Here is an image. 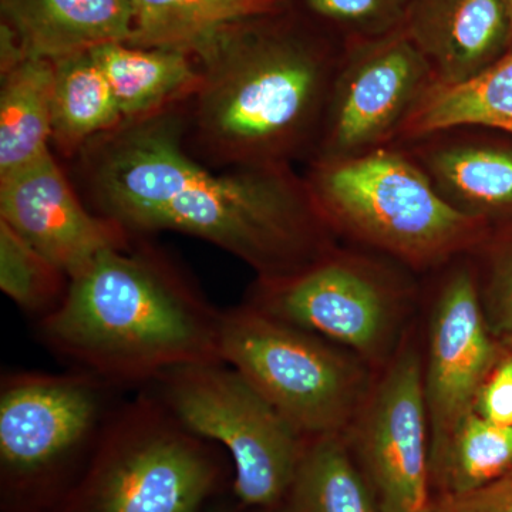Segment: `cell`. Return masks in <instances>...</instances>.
Listing matches in <instances>:
<instances>
[{"instance_id":"cell-1","label":"cell","mask_w":512,"mask_h":512,"mask_svg":"<svg viewBox=\"0 0 512 512\" xmlns=\"http://www.w3.org/2000/svg\"><path fill=\"white\" fill-rule=\"evenodd\" d=\"M183 104L96 137L69 161L87 207L134 237L178 232L251 266L258 281L329 254V224L291 165L214 170L185 150Z\"/></svg>"},{"instance_id":"cell-2","label":"cell","mask_w":512,"mask_h":512,"mask_svg":"<svg viewBox=\"0 0 512 512\" xmlns=\"http://www.w3.org/2000/svg\"><path fill=\"white\" fill-rule=\"evenodd\" d=\"M221 322L183 269L136 237L72 276L62 305L35 330L69 369L141 390L177 367L222 360Z\"/></svg>"},{"instance_id":"cell-3","label":"cell","mask_w":512,"mask_h":512,"mask_svg":"<svg viewBox=\"0 0 512 512\" xmlns=\"http://www.w3.org/2000/svg\"><path fill=\"white\" fill-rule=\"evenodd\" d=\"M279 18L232 25L195 57L200 84L181 106L183 143L207 167L291 165L319 140L332 63Z\"/></svg>"},{"instance_id":"cell-4","label":"cell","mask_w":512,"mask_h":512,"mask_svg":"<svg viewBox=\"0 0 512 512\" xmlns=\"http://www.w3.org/2000/svg\"><path fill=\"white\" fill-rule=\"evenodd\" d=\"M232 478L227 453L191 433L146 387L117 407L53 512H205Z\"/></svg>"},{"instance_id":"cell-5","label":"cell","mask_w":512,"mask_h":512,"mask_svg":"<svg viewBox=\"0 0 512 512\" xmlns=\"http://www.w3.org/2000/svg\"><path fill=\"white\" fill-rule=\"evenodd\" d=\"M123 390L99 377L16 370L0 380V512H53L83 476Z\"/></svg>"},{"instance_id":"cell-6","label":"cell","mask_w":512,"mask_h":512,"mask_svg":"<svg viewBox=\"0 0 512 512\" xmlns=\"http://www.w3.org/2000/svg\"><path fill=\"white\" fill-rule=\"evenodd\" d=\"M305 180L329 227L414 266L464 251L484 227L453 207L423 168L389 148L318 158Z\"/></svg>"},{"instance_id":"cell-7","label":"cell","mask_w":512,"mask_h":512,"mask_svg":"<svg viewBox=\"0 0 512 512\" xmlns=\"http://www.w3.org/2000/svg\"><path fill=\"white\" fill-rule=\"evenodd\" d=\"M220 350L306 440L348 433L370 392L356 357L248 302L222 311Z\"/></svg>"},{"instance_id":"cell-8","label":"cell","mask_w":512,"mask_h":512,"mask_svg":"<svg viewBox=\"0 0 512 512\" xmlns=\"http://www.w3.org/2000/svg\"><path fill=\"white\" fill-rule=\"evenodd\" d=\"M147 389L191 433L227 453L232 494L241 507L265 512L281 504L309 440L237 369L224 360L194 363Z\"/></svg>"},{"instance_id":"cell-9","label":"cell","mask_w":512,"mask_h":512,"mask_svg":"<svg viewBox=\"0 0 512 512\" xmlns=\"http://www.w3.org/2000/svg\"><path fill=\"white\" fill-rule=\"evenodd\" d=\"M248 303L369 362L389 348L399 306L372 265L333 251L289 278L256 281Z\"/></svg>"},{"instance_id":"cell-10","label":"cell","mask_w":512,"mask_h":512,"mask_svg":"<svg viewBox=\"0 0 512 512\" xmlns=\"http://www.w3.org/2000/svg\"><path fill=\"white\" fill-rule=\"evenodd\" d=\"M355 421L356 461L380 512H436L419 352L403 348L397 353Z\"/></svg>"},{"instance_id":"cell-11","label":"cell","mask_w":512,"mask_h":512,"mask_svg":"<svg viewBox=\"0 0 512 512\" xmlns=\"http://www.w3.org/2000/svg\"><path fill=\"white\" fill-rule=\"evenodd\" d=\"M433 83L429 62L402 28L357 47L333 77L318 158L359 156L397 136Z\"/></svg>"},{"instance_id":"cell-12","label":"cell","mask_w":512,"mask_h":512,"mask_svg":"<svg viewBox=\"0 0 512 512\" xmlns=\"http://www.w3.org/2000/svg\"><path fill=\"white\" fill-rule=\"evenodd\" d=\"M505 350L491 335L480 288L470 269L458 268L441 288L431 316L423 390L430 429V466L474 412L485 379Z\"/></svg>"},{"instance_id":"cell-13","label":"cell","mask_w":512,"mask_h":512,"mask_svg":"<svg viewBox=\"0 0 512 512\" xmlns=\"http://www.w3.org/2000/svg\"><path fill=\"white\" fill-rule=\"evenodd\" d=\"M0 221L72 278L134 235L87 207L55 153L0 177Z\"/></svg>"},{"instance_id":"cell-14","label":"cell","mask_w":512,"mask_h":512,"mask_svg":"<svg viewBox=\"0 0 512 512\" xmlns=\"http://www.w3.org/2000/svg\"><path fill=\"white\" fill-rule=\"evenodd\" d=\"M402 29L441 84L483 72L512 37L504 0H409Z\"/></svg>"},{"instance_id":"cell-15","label":"cell","mask_w":512,"mask_h":512,"mask_svg":"<svg viewBox=\"0 0 512 512\" xmlns=\"http://www.w3.org/2000/svg\"><path fill=\"white\" fill-rule=\"evenodd\" d=\"M0 15L26 55L53 62L133 36L131 0H0Z\"/></svg>"},{"instance_id":"cell-16","label":"cell","mask_w":512,"mask_h":512,"mask_svg":"<svg viewBox=\"0 0 512 512\" xmlns=\"http://www.w3.org/2000/svg\"><path fill=\"white\" fill-rule=\"evenodd\" d=\"M92 53L124 123L150 119L183 104L200 84L197 59L178 50L109 43Z\"/></svg>"},{"instance_id":"cell-17","label":"cell","mask_w":512,"mask_h":512,"mask_svg":"<svg viewBox=\"0 0 512 512\" xmlns=\"http://www.w3.org/2000/svg\"><path fill=\"white\" fill-rule=\"evenodd\" d=\"M289 0H131L128 45L178 50L197 57L224 30L245 20L282 15Z\"/></svg>"},{"instance_id":"cell-18","label":"cell","mask_w":512,"mask_h":512,"mask_svg":"<svg viewBox=\"0 0 512 512\" xmlns=\"http://www.w3.org/2000/svg\"><path fill=\"white\" fill-rule=\"evenodd\" d=\"M467 126L512 134V53L466 82L431 84L397 136L429 137Z\"/></svg>"},{"instance_id":"cell-19","label":"cell","mask_w":512,"mask_h":512,"mask_svg":"<svg viewBox=\"0 0 512 512\" xmlns=\"http://www.w3.org/2000/svg\"><path fill=\"white\" fill-rule=\"evenodd\" d=\"M0 77V177H5L53 151L55 62L29 56Z\"/></svg>"},{"instance_id":"cell-20","label":"cell","mask_w":512,"mask_h":512,"mask_svg":"<svg viewBox=\"0 0 512 512\" xmlns=\"http://www.w3.org/2000/svg\"><path fill=\"white\" fill-rule=\"evenodd\" d=\"M123 123L113 90L92 52L55 60L53 153L70 161L87 143Z\"/></svg>"},{"instance_id":"cell-21","label":"cell","mask_w":512,"mask_h":512,"mask_svg":"<svg viewBox=\"0 0 512 512\" xmlns=\"http://www.w3.org/2000/svg\"><path fill=\"white\" fill-rule=\"evenodd\" d=\"M272 512H380L372 488L346 434L323 436L306 444L284 500Z\"/></svg>"},{"instance_id":"cell-22","label":"cell","mask_w":512,"mask_h":512,"mask_svg":"<svg viewBox=\"0 0 512 512\" xmlns=\"http://www.w3.org/2000/svg\"><path fill=\"white\" fill-rule=\"evenodd\" d=\"M423 163L440 194L464 214L484 221L512 210V150L450 144L431 150Z\"/></svg>"},{"instance_id":"cell-23","label":"cell","mask_w":512,"mask_h":512,"mask_svg":"<svg viewBox=\"0 0 512 512\" xmlns=\"http://www.w3.org/2000/svg\"><path fill=\"white\" fill-rule=\"evenodd\" d=\"M512 468V426L468 414L430 466L431 485L443 495L468 493L497 480Z\"/></svg>"},{"instance_id":"cell-24","label":"cell","mask_w":512,"mask_h":512,"mask_svg":"<svg viewBox=\"0 0 512 512\" xmlns=\"http://www.w3.org/2000/svg\"><path fill=\"white\" fill-rule=\"evenodd\" d=\"M70 276L0 221V289L36 320L55 312L69 291Z\"/></svg>"},{"instance_id":"cell-25","label":"cell","mask_w":512,"mask_h":512,"mask_svg":"<svg viewBox=\"0 0 512 512\" xmlns=\"http://www.w3.org/2000/svg\"><path fill=\"white\" fill-rule=\"evenodd\" d=\"M409 0H306L320 18L357 32L382 36L403 22Z\"/></svg>"},{"instance_id":"cell-26","label":"cell","mask_w":512,"mask_h":512,"mask_svg":"<svg viewBox=\"0 0 512 512\" xmlns=\"http://www.w3.org/2000/svg\"><path fill=\"white\" fill-rule=\"evenodd\" d=\"M480 299L491 335L512 352V237L495 247Z\"/></svg>"},{"instance_id":"cell-27","label":"cell","mask_w":512,"mask_h":512,"mask_svg":"<svg viewBox=\"0 0 512 512\" xmlns=\"http://www.w3.org/2000/svg\"><path fill=\"white\" fill-rule=\"evenodd\" d=\"M474 412L500 426H512V352H505L478 393Z\"/></svg>"},{"instance_id":"cell-28","label":"cell","mask_w":512,"mask_h":512,"mask_svg":"<svg viewBox=\"0 0 512 512\" xmlns=\"http://www.w3.org/2000/svg\"><path fill=\"white\" fill-rule=\"evenodd\" d=\"M436 512H512V468L476 490L437 498Z\"/></svg>"},{"instance_id":"cell-29","label":"cell","mask_w":512,"mask_h":512,"mask_svg":"<svg viewBox=\"0 0 512 512\" xmlns=\"http://www.w3.org/2000/svg\"><path fill=\"white\" fill-rule=\"evenodd\" d=\"M242 510H245V508L241 507L235 498L234 503H229V501L225 500V497H221L220 500L211 504L205 512H241Z\"/></svg>"},{"instance_id":"cell-30","label":"cell","mask_w":512,"mask_h":512,"mask_svg":"<svg viewBox=\"0 0 512 512\" xmlns=\"http://www.w3.org/2000/svg\"><path fill=\"white\" fill-rule=\"evenodd\" d=\"M505 8H507L508 16H510L511 30H512V0H504Z\"/></svg>"},{"instance_id":"cell-31","label":"cell","mask_w":512,"mask_h":512,"mask_svg":"<svg viewBox=\"0 0 512 512\" xmlns=\"http://www.w3.org/2000/svg\"><path fill=\"white\" fill-rule=\"evenodd\" d=\"M265 512H272V511H265Z\"/></svg>"}]
</instances>
